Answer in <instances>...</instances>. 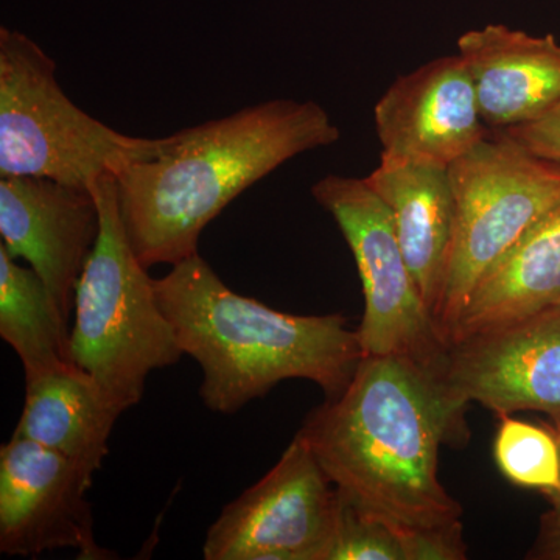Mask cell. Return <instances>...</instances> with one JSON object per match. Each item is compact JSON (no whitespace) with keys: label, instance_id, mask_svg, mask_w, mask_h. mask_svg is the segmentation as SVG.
<instances>
[{"label":"cell","instance_id":"5b68a950","mask_svg":"<svg viewBox=\"0 0 560 560\" xmlns=\"http://www.w3.org/2000/svg\"><path fill=\"white\" fill-rule=\"evenodd\" d=\"M167 138L121 135L79 108L57 65L22 32L0 28V176H38L90 189L158 156Z\"/></svg>","mask_w":560,"mask_h":560},{"label":"cell","instance_id":"8fae6325","mask_svg":"<svg viewBox=\"0 0 560 560\" xmlns=\"http://www.w3.org/2000/svg\"><path fill=\"white\" fill-rule=\"evenodd\" d=\"M381 164L448 168L490 136L458 54L394 81L374 109Z\"/></svg>","mask_w":560,"mask_h":560},{"label":"cell","instance_id":"ac0fdd59","mask_svg":"<svg viewBox=\"0 0 560 560\" xmlns=\"http://www.w3.org/2000/svg\"><path fill=\"white\" fill-rule=\"evenodd\" d=\"M493 459L512 485L539 492L548 501L560 495V444L552 425L500 418Z\"/></svg>","mask_w":560,"mask_h":560},{"label":"cell","instance_id":"4fadbf2b","mask_svg":"<svg viewBox=\"0 0 560 560\" xmlns=\"http://www.w3.org/2000/svg\"><path fill=\"white\" fill-rule=\"evenodd\" d=\"M456 46L490 130L539 119L560 101V44L555 36L490 24L464 33Z\"/></svg>","mask_w":560,"mask_h":560},{"label":"cell","instance_id":"9c48e42d","mask_svg":"<svg viewBox=\"0 0 560 560\" xmlns=\"http://www.w3.org/2000/svg\"><path fill=\"white\" fill-rule=\"evenodd\" d=\"M94 480L38 442L11 436L0 448V551L38 558L73 548L79 559H116L95 539L88 490Z\"/></svg>","mask_w":560,"mask_h":560},{"label":"cell","instance_id":"277c9868","mask_svg":"<svg viewBox=\"0 0 560 560\" xmlns=\"http://www.w3.org/2000/svg\"><path fill=\"white\" fill-rule=\"evenodd\" d=\"M92 191L101 209V234L77 285L70 352L124 412L142 400L151 372L173 366L184 353L158 301L154 279L128 241L116 176H103Z\"/></svg>","mask_w":560,"mask_h":560},{"label":"cell","instance_id":"7402d4cb","mask_svg":"<svg viewBox=\"0 0 560 560\" xmlns=\"http://www.w3.org/2000/svg\"><path fill=\"white\" fill-rule=\"evenodd\" d=\"M552 429H555L556 434H558V440L560 444V420H552ZM551 508H555V510L560 511V495L556 497V499H552L550 501Z\"/></svg>","mask_w":560,"mask_h":560},{"label":"cell","instance_id":"30bf717a","mask_svg":"<svg viewBox=\"0 0 560 560\" xmlns=\"http://www.w3.org/2000/svg\"><path fill=\"white\" fill-rule=\"evenodd\" d=\"M451 399L499 418L518 411L560 420V304L448 346L440 375Z\"/></svg>","mask_w":560,"mask_h":560},{"label":"cell","instance_id":"7c38bea8","mask_svg":"<svg viewBox=\"0 0 560 560\" xmlns=\"http://www.w3.org/2000/svg\"><path fill=\"white\" fill-rule=\"evenodd\" d=\"M98 234L94 191L38 176H0V245L11 259L28 261L68 320Z\"/></svg>","mask_w":560,"mask_h":560},{"label":"cell","instance_id":"ffe728a7","mask_svg":"<svg viewBox=\"0 0 560 560\" xmlns=\"http://www.w3.org/2000/svg\"><path fill=\"white\" fill-rule=\"evenodd\" d=\"M503 131L529 153L560 162V101L541 114L539 119Z\"/></svg>","mask_w":560,"mask_h":560},{"label":"cell","instance_id":"52a82bcc","mask_svg":"<svg viewBox=\"0 0 560 560\" xmlns=\"http://www.w3.org/2000/svg\"><path fill=\"white\" fill-rule=\"evenodd\" d=\"M312 195L337 221L355 259L364 296L357 329L363 357H407L441 375L448 346L420 296L388 206L364 178L329 175Z\"/></svg>","mask_w":560,"mask_h":560},{"label":"cell","instance_id":"3957f363","mask_svg":"<svg viewBox=\"0 0 560 560\" xmlns=\"http://www.w3.org/2000/svg\"><path fill=\"white\" fill-rule=\"evenodd\" d=\"M154 289L184 355L200 364L202 401L221 415L294 378L334 399L363 359L359 331L345 316L275 311L231 290L198 253L154 279Z\"/></svg>","mask_w":560,"mask_h":560},{"label":"cell","instance_id":"d6986e66","mask_svg":"<svg viewBox=\"0 0 560 560\" xmlns=\"http://www.w3.org/2000/svg\"><path fill=\"white\" fill-rule=\"evenodd\" d=\"M324 560L423 559L418 541L385 522L360 514L340 499L337 525Z\"/></svg>","mask_w":560,"mask_h":560},{"label":"cell","instance_id":"44dd1931","mask_svg":"<svg viewBox=\"0 0 560 560\" xmlns=\"http://www.w3.org/2000/svg\"><path fill=\"white\" fill-rule=\"evenodd\" d=\"M526 558L560 560V511L551 508L547 514L541 515L539 536Z\"/></svg>","mask_w":560,"mask_h":560},{"label":"cell","instance_id":"2e32d148","mask_svg":"<svg viewBox=\"0 0 560 560\" xmlns=\"http://www.w3.org/2000/svg\"><path fill=\"white\" fill-rule=\"evenodd\" d=\"M120 415L98 383L72 363L25 381L24 410L13 436L60 453L94 480Z\"/></svg>","mask_w":560,"mask_h":560},{"label":"cell","instance_id":"ba28073f","mask_svg":"<svg viewBox=\"0 0 560 560\" xmlns=\"http://www.w3.org/2000/svg\"><path fill=\"white\" fill-rule=\"evenodd\" d=\"M340 497L300 434L206 534V560H324Z\"/></svg>","mask_w":560,"mask_h":560},{"label":"cell","instance_id":"e0dca14e","mask_svg":"<svg viewBox=\"0 0 560 560\" xmlns=\"http://www.w3.org/2000/svg\"><path fill=\"white\" fill-rule=\"evenodd\" d=\"M70 330L39 276L0 245V337L20 357L25 381L73 363Z\"/></svg>","mask_w":560,"mask_h":560},{"label":"cell","instance_id":"6da1fadb","mask_svg":"<svg viewBox=\"0 0 560 560\" xmlns=\"http://www.w3.org/2000/svg\"><path fill=\"white\" fill-rule=\"evenodd\" d=\"M466 410L416 361L370 355L298 434L349 506L418 541L423 560H453L463 510L438 470L442 445L469 438Z\"/></svg>","mask_w":560,"mask_h":560},{"label":"cell","instance_id":"5bb4252c","mask_svg":"<svg viewBox=\"0 0 560 560\" xmlns=\"http://www.w3.org/2000/svg\"><path fill=\"white\" fill-rule=\"evenodd\" d=\"M364 179L388 206L405 260L434 319L455 235L456 206L448 168L381 164Z\"/></svg>","mask_w":560,"mask_h":560},{"label":"cell","instance_id":"9a60e30c","mask_svg":"<svg viewBox=\"0 0 560 560\" xmlns=\"http://www.w3.org/2000/svg\"><path fill=\"white\" fill-rule=\"evenodd\" d=\"M560 304V202L500 257L471 290L448 346Z\"/></svg>","mask_w":560,"mask_h":560},{"label":"cell","instance_id":"7a4b0ae2","mask_svg":"<svg viewBox=\"0 0 560 560\" xmlns=\"http://www.w3.org/2000/svg\"><path fill=\"white\" fill-rule=\"evenodd\" d=\"M341 132L316 102L270 101L168 136L158 156L116 178L125 232L143 267L198 253L206 226L238 195Z\"/></svg>","mask_w":560,"mask_h":560},{"label":"cell","instance_id":"8992f818","mask_svg":"<svg viewBox=\"0 0 560 560\" xmlns=\"http://www.w3.org/2000/svg\"><path fill=\"white\" fill-rule=\"evenodd\" d=\"M456 220L434 323L448 346L471 290L518 238L560 202V162L523 149L503 130L448 167Z\"/></svg>","mask_w":560,"mask_h":560}]
</instances>
